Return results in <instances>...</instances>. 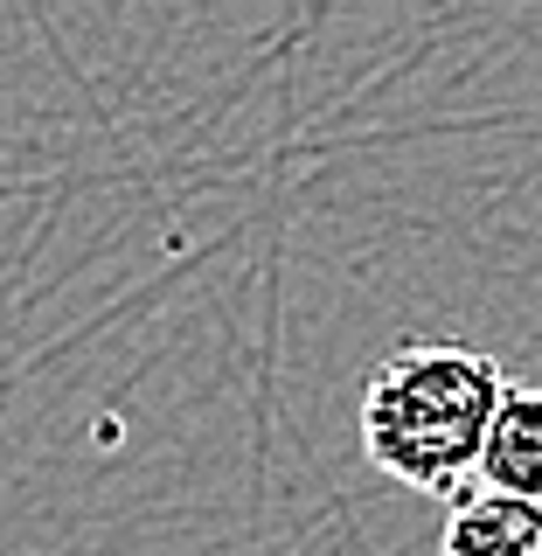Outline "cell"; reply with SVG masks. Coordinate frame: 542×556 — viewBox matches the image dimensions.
Returning <instances> with one entry per match:
<instances>
[{
  "label": "cell",
  "mask_w": 542,
  "mask_h": 556,
  "mask_svg": "<svg viewBox=\"0 0 542 556\" xmlns=\"http://www.w3.org/2000/svg\"><path fill=\"white\" fill-rule=\"evenodd\" d=\"M508 390L494 355L459 341H404L362 382V452L411 494L466 501L480 486V445Z\"/></svg>",
  "instance_id": "cell-1"
},
{
  "label": "cell",
  "mask_w": 542,
  "mask_h": 556,
  "mask_svg": "<svg viewBox=\"0 0 542 556\" xmlns=\"http://www.w3.org/2000/svg\"><path fill=\"white\" fill-rule=\"evenodd\" d=\"M474 494H508L542 508V382H508L494 404L480 445V486Z\"/></svg>",
  "instance_id": "cell-2"
},
{
  "label": "cell",
  "mask_w": 542,
  "mask_h": 556,
  "mask_svg": "<svg viewBox=\"0 0 542 556\" xmlns=\"http://www.w3.org/2000/svg\"><path fill=\"white\" fill-rule=\"evenodd\" d=\"M439 556H542V508L508 494H466L452 501Z\"/></svg>",
  "instance_id": "cell-3"
}]
</instances>
